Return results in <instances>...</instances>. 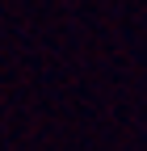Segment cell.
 <instances>
[]
</instances>
